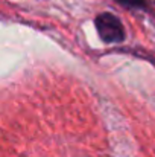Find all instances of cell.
Here are the masks:
<instances>
[{
	"mask_svg": "<svg viewBox=\"0 0 155 157\" xmlns=\"http://www.w3.org/2000/svg\"><path fill=\"white\" fill-rule=\"evenodd\" d=\"M96 29L103 43L116 44L122 43L125 40V28L119 17H116L111 12H102L96 17Z\"/></svg>",
	"mask_w": 155,
	"mask_h": 157,
	"instance_id": "cell-1",
	"label": "cell"
},
{
	"mask_svg": "<svg viewBox=\"0 0 155 157\" xmlns=\"http://www.w3.org/2000/svg\"><path fill=\"white\" fill-rule=\"evenodd\" d=\"M117 2L131 9H146V6H148L146 0H117Z\"/></svg>",
	"mask_w": 155,
	"mask_h": 157,
	"instance_id": "cell-2",
	"label": "cell"
}]
</instances>
